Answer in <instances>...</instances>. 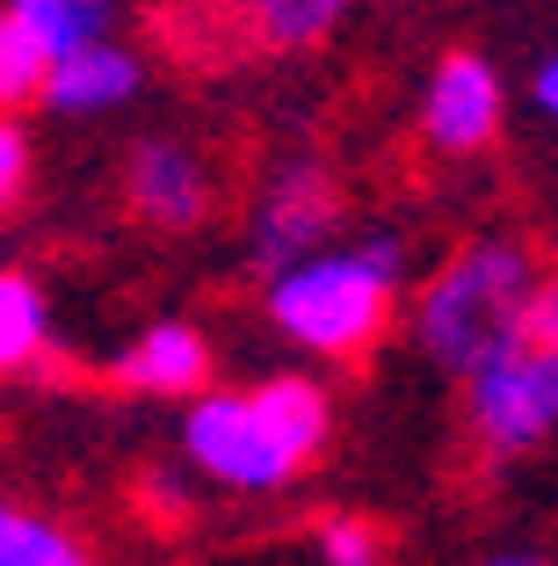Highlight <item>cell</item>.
Instances as JSON below:
<instances>
[{"label":"cell","mask_w":558,"mask_h":566,"mask_svg":"<svg viewBox=\"0 0 558 566\" xmlns=\"http://www.w3.org/2000/svg\"><path fill=\"white\" fill-rule=\"evenodd\" d=\"M334 436V400L319 378H262L246 392H211L203 385L189 421H181V450L189 465L218 486L240 494H276L313 465Z\"/></svg>","instance_id":"obj_1"},{"label":"cell","mask_w":558,"mask_h":566,"mask_svg":"<svg viewBox=\"0 0 558 566\" xmlns=\"http://www.w3.org/2000/svg\"><path fill=\"white\" fill-rule=\"evenodd\" d=\"M399 283H407L399 233H370L356 248H313L269 276V319L291 349L319 364H362L392 327Z\"/></svg>","instance_id":"obj_2"},{"label":"cell","mask_w":558,"mask_h":566,"mask_svg":"<svg viewBox=\"0 0 558 566\" xmlns=\"http://www.w3.org/2000/svg\"><path fill=\"white\" fill-rule=\"evenodd\" d=\"M537 291V262L515 240H472L457 248L421 291V349L450 370V378H472L515 327H523V305Z\"/></svg>","instance_id":"obj_3"},{"label":"cell","mask_w":558,"mask_h":566,"mask_svg":"<svg viewBox=\"0 0 558 566\" xmlns=\"http://www.w3.org/2000/svg\"><path fill=\"white\" fill-rule=\"evenodd\" d=\"M472 436L493 458H523L544 436H558V342H529L523 327L464 378Z\"/></svg>","instance_id":"obj_4"},{"label":"cell","mask_w":558,"mask_h":566,"mask_svg":"<svg viewBox=\"0 0 558 566\" xmlns=\"http://www.w3.org/2000/svg\"><path fill=\"white\" fill-rule=\"evenodd\" d=\"M334 226H341V189H334V175L319 160H291V167H276V182L262 189V203L246 218V262L262 269V276H276L297 254H313Z\"/></svg>","instance_id":"obj_5"},{"label":"cell","mask_w":558,"mask_h":566,"mask_svg":"<svg viewBox=\"0 0 558 566\" xmlns=\"http://www.w3.org/2000/svg\"><path fill=\"white\" fill-rule=\"evenodd\" d=\"M508 117V95H501V73L493 59L478 51H443L435 73H428V95H421V138L450 160H472V153L493 146Z\"/></svg>","instance_id":"obj_6"},{"label":"cell","mask_w":558,"mask_h":566,"mask_svg":"<svg viewBox=\"0 0 558 566\" xmlns=\"http://www.w3.org/2000/svg\"><path fill=\"white\" fill-rule=\"evenodd\" d=\"M124 203L146 218L152 233H197L211 218V167L181 138H146L124 160Z\"/></svg>","instance_id":"obj_7"},{"label":"cell","mask_w":558,"mask_h":566,"mask_svg":"<svg viewBox=\"0 0 558 566\" xmlns=\"http://www.w3.org/2000/svg\"><path fill=\"white\" fill-rule=\"evenodd\" d=\"M109 378L131 385V392H152V400H197L211 385V342L189 319H160V327H146L131 349L116 356Z\"/></svg>","instance_id":"obj_8"},{"label":"cell","mask_w":558,"mask_h":566,"mask_svg":"<svg viewBox=\"0 0 558 566\" xmlns=\"http://www.w3.org/2000/svg\"><path fill=\"white\" fill-rule=\"evenodd\" d=\"M138 59L124 44H109V36H95V44L66 51V59H51L44 73V109L51 117H102V109H116V102H131L138 95Z\"/></svg>","instance_id":"obj_9"},{"label":"cell","mask_w":558,"mask_h":566,"mask_svg":"<svg viewBox=\"0 0 558 566\" xmlns=\"http://www.w3.org/2000/svg\"><path fill=\"white\" fill-rule=\"evenodd\" d=\"M232 15L246 22V36L262 51H313L319 36H334L348 0H232Z\"/></svg>","instance_id":"obj_10"},{"label":"cell","mask_w":558,"mask_h":566,"mask_svg":"<svg viewBox=\"0 0 558 566\" xmlns=\"http://www.w3.org/2000/svg\"><path fill=\"white\" fill-rule=\"evenodd\" d=\"M44 349H51V313H44L36 276L0 269V378H15V370L44 364Z\"/></svg>","instance_id":"obj_11"},{"label":"cell","mask_w":558,"mask_h":566,"mask_svg":"<svg viewBox=\"0 0 558 566\" xmlns=\"http://www.w3.org/2000/svg\"><path fill=\"white\" fill-rule=\"evenodd\" d=\"M8 15L44 44V59H66V51L109 36V0H8Z\"/></svg>","instance_id":"obj_12"},{"label":"cell","mask_w":558,"mask_h":566,"mask_svg":"<svg viewBox=\"0 0 558 566\" xmlns=\"http://www.w3.org/2000/svg\"><path fill=\"white\" fill-rule=\"evenodd\" d=\"M0 566H95V559L51 516L22 509V501H0Z\"/></svg>","instance_id":"obj_13"},{"label":"cell","mask_w":558,"mask_h":566,"mask_svg":"<svg viewBox=\"0 0 558 566\" xmlns=\"http://www.w3.org/2000/svg\"><path fill=\"white\" fill-rule=\"evenodd\" d=\"M44 73H51L44 44H36V36L22 30L15 15H0V109H22V102H36V95H44Z\"/></svg>","instance_id":"obj_14"},{"label":"cell","mask_w":558,"mask_h":566,"mask_svg":"<svg viewBox=\"0 0 558 566\" xmlns=\"http://www.w3.org/2000/svg\"><path fill=\"white\" fill-rule=\"evenodd\" d=\"M319 566H385V531L370 516H327L319 523Z\"/></svg>","instance_id":"obj_15"},{"label":"cell","mask_w":558,"mask_h":566,"mask_svg":"<svg viewBox=\"0 0 558 566\" xmlns=\"http://www.w3.org/2000/svg\"><path fill=\"white\" fill-rule=\"evenodd\" d=\"M22 189H30V138L0 117V218L22 203Z\"/></svg>","instance_id":"obj_16"},{"label":"cell","mask_w":558,"mask_h":566,"mask_svg":"<svg viewBox=\"0 0 558 566\" xmlns=\"http://www.w3.org/2000/svg\"><path fill=\"white\" fill-rule=\"evenodd\" d=\"M529 95H537V109H544V117L558 124V51H551V59L537 66V81H529Z\"/></svg>","instance_id":"obj_17"},{"label":"cell","mask_w":558,"mask_h":566,"mask_svg":"<svg viewBox=\"0 0 558 566\" xmlns=\"http://www.w3.org/2000/svg\"><path fill=\"white\" fill-rule=\"evenodd\" d=\"M486 566H544V559H529V552H501V559H486Z\"/></svg>","instance_id":"obj_18"}]
</instances>
